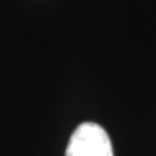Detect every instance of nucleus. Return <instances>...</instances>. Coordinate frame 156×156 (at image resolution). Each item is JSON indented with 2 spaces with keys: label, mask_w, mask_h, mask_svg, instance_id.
<instances>
[{
  "label": "nucleus",
  "mask_w": 156,
  "mask_h": 156,
  "mask_svg": "<svg viewBox=\"0 0 156 156\" xmlns=\"http://www.w3.org/2000/svg\"><path fill=\"white\" fill-rule=\"evenodd\" d=\"M66 156H115L111 139L99 123L85 122L75 128L68 142Z\"/></svg>",
  "instance_id": "nucleus-1"
}]
</instances>
